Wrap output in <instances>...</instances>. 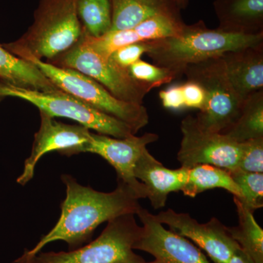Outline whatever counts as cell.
Returning a JSON list of instances; mask_svg holds the SVG:
<instances>
[{"label":"cell","mask_w":263,"mask_h":263,"mask_svg":"<svg viewBox=\"0 0 263 263\" xmlns=\"http://www.w3.org/2000/svg\"><path fill=\"white\" fill-rule=\"evenodd\" d=\"M66 186V198L61 205L62 214L56 226L41 238L32 249H26L24 255L32 257L40 253L51 242L63 240L70 250L81 247L91 239L100 224L118 216L135 214L139 210V195L122 181L111 193L96 191L79 184L70 175H62Z\"/></svg>","instance_id":"cell-1"},{"label":"cell","mask_w":263,"mask_h":263,"mask_svg":"<svg viewBox=\"0 0 263 263\" xmlns=\"http://www.w3.org/2000/svg\"><path fill=\"white\" fill-rule=\"evenodd\" d=\"M146 54L155 65L183 75L186 66L228 51L263 45V33L246 35L208 28L203 21L187 25L175 37L148 41Z\"/></svg>","instance_id":"cell-2"},{"label":"cell","mask_w":263,"mask_h":263,"mask_svg":"<svg viewBox=\"0 0 263 263\" xmlns=\"http://www.w3.org/2000/svg\"><path fill=\"white\" fill-rule=\"evenodd\" d=\"M77 0H40L34 22L22 37L3 46L15 56L29 55L46 62L54 60L80 41L82 26Z\"/></svg>","instance_id":"cell-3"},{"label":"cell","mask_w":263,"mask_h":263,"mask_svg":"<svg viewBox=\"0 0 263 263\" xmlns=\"http://www.w3.org/2000/svg\"><path fill=\"white\" fill-rule=\"evenodd\" d=\"M141 233L135 214H126L109 220L101 235L88 245L67 252L22 254L14 263H139L144 259L133 247Z\"/></svg>","instance_id":"cell-4"},{"label":"cell","mask_w":263,"mask_h":263,"mask_svg":"<svg viewBox=\"0 0 263 263\" xmlns=\"http://www.w3.org/2000/svg\"><path fill=\"white\" fill-rule=\"evenodd\" d=\"M37 67L55 86L90 106L130 126L137 133L149 122L143 105L122 101L98 81L72 69L62 68L29 55L18 57Z\"/></svg>","instance_id":"cell-5"},{"label":"cell","mask_w":263,"mask_h":263,"mask_svg":"<svg viewBox=\"0 0 263 263\" xmlns=\"http://www.w3.org/2000/svg\"><path fill=\"white\" fill-rule=\"evenodd\" d=\"M183 75L200 85L206 95L203 108L195 117L198 124L214 133L228 130L239 117L243 100L233 89L221 57L186 66Z\"/></svg>","instance_id":"cell-6"},{"label":"cell","mask_w":263,"mask_h":263,"mask_svg":"<svg viewBox=\"0 0 263 263\" xmlns=\"http://www.w3.org/2000/svg\"><path fill=\"white\" fill-rule=\"evenodd\" d=\"M12 97L29 102L51 117L71 119L99 134L117 138L136 135L130 126L81 101L63 91L46 92L18 87L0 81V101Z\"/></svg>","instance_id":"cell-7"},{"label":"cell","mask_w":263,"mask_h":263,"mask_svg":"<svg viewBox=\"0 0 263 263\" xmlns=\"http://www.w3.org/2000/svg\"><path fill=\"white\" fill-rule=\"evenodd\" d=\"M47 62L89 76L122 101L143 105L145 96L150 91L131 77L128 69L100 56L81 39L68 51Z\"/></svg>","instance_id":"cell-8"},{"label":"cell","mask_w":263,"mask_h":263,"mask_svg":"<svg viewBox=\"0 0 263 263\" xmlns=\"http://www.w3.org/2000/svg\"><path fill=\"white\" fill-rule=\"evenodd\" d=\"M182 133L178 161L181 167L191 168L210 164L228 171L238 169L241 144L226 135L204 129L196 117L189 115L181 124Z\"/></svg>","instance_id":"cell-9"},{"label":"cell","mask_w":263,"mask_h":263,"mask_svg":"<svg viewBox=\"0 0 263 263\" xmlns=\"http://www.w3.org/2000/svg\"><path fill=\"white\" fill-rule=\"evenodd\" d=\"M158 138L155 133L117 138L91 133L89 141L81 148L80 153L88 152L103 157L117 171L118 181L125 183L140 198L144 199L147 197L146 189L135 176V166L147 145L155 143Z\"/></svg>","instance_id":"cell-10"},{"label":"cell","mask_w":263,"mask_h":263,"mask_svg":"<svg viewBox=\"0 0 263 263\" xmlns=\"http://www.w3.org/2000/svg\"><path fill=\"white\" fill-rule=\"evenodd\" d=\"M155 217L171 231L193 241L214 263L229 262L235 251L240 248L230 235L228 227L215 217L201 224L190 214L172 209L161 212Z\"/></svg>","instance_id":"cell-11"},{"label":"cell","mask_w":263,"mask_h":263,"mask_svg":"<svg viewBox=\"0 0 263 263\" xmlns=\"http://www.w3.org/2000/svg\"><path fill=\"white\" fill-rule=\"evenodd\" d=\"M40 114L41 126L34 134L31 155L24 162L23 173L17 179V183L22 186L32 180L36 164L43 155L52 152L67 157L80 154L81 148L91 138V132L84 126L65 124L43 112Z\"/></svg>","instance_id":"cell-12"},{"label":"cell","mask_w":263,"mask_h":263,"mask_svg":"<svg viewBox=\"0 0 263 263\" xmlns=\"http://www.w3.org/2000/svg\"><path fill=\"white\" fill-rule=\"evenodd\" d=\"M142 222V233L133 249L152 254L158 263H210L200 248L187 238L164 228L148 210L136 213Z\"/></svg>","instance_id":"cell-13"},{"label":"cell","mask_w":263,"mask_h":263,"mask_svg":"<svg viewBox=\"0 0 263 263\" xmlns=\"http://www.w3.org/2000/svg\"><path fill=\"white\" fill-rule=\"evenodd\" d=\"M134 174L144 184L152 206L160 209L165 206L170 194L181 191L187 181L188 168H167L146 148L137 161Z\"/></svg>","instance_id":"cell-14"},{"label":"cell","mask_w":263,"mask_h":263,"mask_svg":"<svg viewBox=\"0 0 263 263\" xmlns=\"http://www.w3.org/2000/svg\"><path fill=\"white\" fill-rule=\"evenodd\" d=\"M228 79L241 100L263 88V45L221 55Z\"/></svg>","instance_id":"cell-15"},{"label":"cell","mask_w":263,"mask_h":263,"mask_svg":"<svg viewBox=\"0 0 263 263\" xmlns=\"http://www.w3.org/2000/svg\"><path fill=\"white\" fill-rule=\"evenodd\" d=\"M218 29L233 34L263 33V0H215Z\"/></svg>","instance_id":"cell-16"},{"label":"cell","mask_w":263,"mask_h":263,"mask_svg":"<svg viewBox=\"0 0 263 263\" xmlns=\"http://www.w3.org/2000/svg\"><path fill=\"white\" fill-rule=\"evenodd\" d=\"M0 81L18 87L55 92L62 91L36 66L15 56L0 45Z\"/></svg>","instance_id":"cell-17"},{"label":"cell","mask_w":263,"mask_h":263,"mask_svg":"<svg viewBox=\"0 0 263 263\" xmlns=\"http://www.w3.org/2000/svg\"><path fill=\"white\" fill-rule=\"evenodd\" d=\"M111 30L131 29L154 15L180 13L176 0H111Z\"/></svg>","instance_id":"cell-18"},{"label":"cell","mask_w":263,"mask_h":263,"mask_svg":"<svg viewBox=\"0 0 263 263\" xmlns=\"http://www.w3.org/2000/svg\"><path fill=\"white\" fill-rule=\"evenodd\" d=\"M223 189L234 197H240L239 188L229 171L210 164H199L188 168L187 181L181 190L186 196L195 197L212 189Z\"/></svg>","instance_id":"cell-19"},{"label":"cell","mask_w":263,"mask_h":263,"mask_svg":"<svg viewBox=\"0 0 263 263\" xmlns=\"http://www.w3.org/2000/svg\"><path fill=\"white\" fill-rule=\"evenodd\" d=\"M234 202L238 216V226L228 227V231L254 263H263V230L254 219L253 212L245 207L235 197Z\"/></svg>","instance_id":"cell-20"},{"label":"cell","mask_w":263,"mask_h":263,"mask_svg":"<svg viewBox=\"0 0 263 263\" xmlns=\"http://www.w3.org/2000/svg\"><path fill=\"white\" fill-rule=\"evenodd\" d=\"M221 134L237 143L263 138V90L249 95L242 103L236 122Z\"/></svg>","instance_id":"cell-21"},{"label":"cell","mask_w":263,"mask_h":263,"mask_svg":"<svg viewBox=\"0 0 263 263\" xmlns=\"http://www.w3.org/2000/svg\"><path fill=\"white\" fill-rule=\"evenodd\" d=\"M76 10L86 35L100 37L111 30V0H77Z\"/></svg>","instance_id":"cell-22"},{"label":"cell","mask_w":263,"mask_h":263,"mask_svg":"<svg viewBox=\"0 0 263 263\" xmlns=\"http://www.w3.org/2000/svg\"><path fill=\"white\" fill-rule=\"evenodd\" d=\"M233 181L239 188L240 197L238 200L252 212L263 206L262 173L246 172L236 169L229 171Z\"/></svg>","instance_id":"cell-23"},{"label":"cell","mask_w":263,"mask_h":263,"mask_svg":"<svg viewBox=\"0 0 263 263\" xmlns=\"http://www.w3.org/2000/svg\"><path fill=\"white\" fill-rule=\"evenodd\" d=\"M128 71L135 81L146 86L149 91L179 78L176 72L168 68L152 65L141 60L132 65Z\"/></svg>","instance_id":"cell-24"},{"label":"cell","mask_w":263,"mask_h":263,"mask_svg":"<svg viewBox=\"0 0 263 263\" xmlns=\"http://www.w3.org/2000/svg\"><path fill=\"white\" fill-rule=\"evenodd\" d=\"M241 144L238 169L246 172L263 173V138L249 140Z\"/></svg>","instance_id":"cell-25"},{"label":"cell","mask_w":263,"mask_h":263,"mask_svg":"<svg viewBox=\"0 0 263 263\" xmlns=\"http://www.w3.org/2000/svg\"><path fill=\"white\" fill-rule=\"evenodd\" d=\"M147 50V42L133 43L119 48L109 58L119 67L128 69L135 62L141 60L142 55L146 53Z\"/></svg>","instance_id":"cell-26"},{"label":"cell","mask_w":263,"mask_h":263,"mask_svg":"<svg viewBox=\"0 0 263 263\" xmlns=\"http://www.w3.org/2000/svg\"><path fill=\"white\" fill-rule=\"evenodd\" d=\"M186 108L201 110L206 101V95L201 86L193 81H186L181 84Z\"/></svg>","instance_id":"cell-27"},{"label":"cell","mask_w":263,"mask_h":263,"mask_svg":"<svg viewBox=\"0 0 263 263\" xmlns=\"http://www.w3.org/2000/svg\"><path fill=\"white\" fill-rule=\"evenodd\" d=\"M159 97L164 108L174 110L186 108L181 85H173L167 89L162 90Z\"/></svg>","instance_id":"cell-28"},{"label":"cell","mask_w":263,"mask_h":263,"mask_svg":"<svg viewBox=\"0 0 263 263\" xmlns=\"http://www.w3.org/2000/svg\"><path fill=\"white\" fill-rule=\"evenodd\" d=\"M228 263H254L247 254L239 248L237 249Z\"/></svg>","instance_id":"cell-29"},{"label":"cell","mask_w":263,"mask_h":263,"mask_svg":"<svg viewBox=\"0 0 263 263\" xmlns=\"http://www.w3.org/2000/svg\"><path fill=\"white\" fill-rule=\"evenodd\" d=\"M176 2L180 10L186 8V5H188L187 3H186V0H176Z\"/></svg>","instance_id":"cell-30"},{"label":"cell","mask_w":263,"mask_h":263,"mask_svg":"<svg viewBox=\"0 0 263 263\" xmlns=\"http://www.w3.org/2000/svg\"><path fill=\"white\" fill-rule=\"evenodd\" d=\"M139 263H158L157 262V261L156 260H154V261H152V262H146V261H143V262H139Z\"/></svg>","instance_id":"cell-31"},{"label":"cell","mask_w":263,"mask_h":263,"mask_svg":"<svg viewBox=\"0 0 263 263\" xmlns=\"http://www.w3.org/2000/svg\"><path fill=\"white\" fill-rule=\"evenodd\" d=\"M186 3H187V4H188L189 0H186Z\"/></svg>","instance_id":"cell-32"}]
</instances>
